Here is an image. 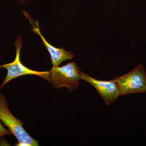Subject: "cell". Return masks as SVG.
Returning a JSON list of instances; mask_svg holds the SVG:
<instances>
[{
  "label": "cell",
  "mask_w": 146,
  "mask_h": 146,
  "mask_svg": "<svg viewBox=\"0 0 146 146\" xmlns=\"http://www.w3.org/2000/svg\"><path fill=\"white\" fill-rule=\"evenodd\" d=\"M81 72L76 64L73 62L60 67L54 66L50 71L48 82L56 89L66 87L71 92L77 89Z\"/></svg>",
  "instance_id": "6da1fadb"
},
{
  "label": "cell",
  "mask_w": 146,
  "mask_h": 146,
  "mask_svg": "<svg viewBox=\"0 0 146 146\" xmlns=\"http://www.w3.org/2000/svg\"><path fill=\"white\" fill-rule=\"evenodd\" d=\"M0 120L8 128L11 134L17 138L18 143L39 146L38 142L32 138L24 128L23 121L15 117L10 112L5 97L1 93L0 94Z\"/></svg>",
  "instance_id": "7a4b0ae2"
},
{
  "label": "cell",
  "mask_w": 146,
  "mask_h": 146,
  "mask_svg": "<svg viewBox=\"0 0 146 146\" xmlns=\"http://www.w3.org/2000/svg\"><path fill=\"white\" fill-rule=\"evenodd\" d=\"M114 80L117 84L121 96L146 93V74L142 65Z\"/></svg>",
  "instance_id": "3957f363"
},
{
  "label": "cell",
  "mask_w": 146,
  "mask_h": 146,
  "mask_svg": "<svg viewBox=\"0 0 146 146\" xmlns=\"http://www.w3.org/2000/svg\"><path fill=\"white\" fill-rule=\"evenodd\" d=\"M15 45L16 50V57L14 60L11 63L0 66V68H5L7 69V71L6 77L0 86V89H2L11 80L27 75H35L49 81L50 71L39 72L27 68L21 63L20 59V52L22 44L20 37L16 39Z\"/></svg>",
  "instance_id": "277c9868"
},
{
  "label": "cell",
  "mask_w": 146,
  "mask_h": 146,
  "mask_svg": "<svg viewBox=\"0 0 146 146\" xmlns=\"http://www.w3.org/2000/svg\"><path fill=\"white\" fill-rule=\"evenodd\" d=\"M80 80L86 81L94 86L107 106L115 102L121 96L117 84L114 79L109 81L100 80L81 72Z\"/></svg>",
  "instance_id": "5b68a950"
},
{
  "label": "cell",
  "mask_w": 146,
  "mask_h": 146,
  "mask_svg": "<svg viewBox=\"0 0 146 146\" xmlns=\"http://www.w3.org/2000/svg\"><path fill=\"white\" fill-rule=\"evenodd\" d=\"M31 23L33 26V31L40 36L43 41V44L49 52L50 55L52 64L53 66H58L63 61L69 59H72L74 57V54L73 53L67 51L63 48H55L50 44L41 34L38 23L37 22H35V24L34 25L32 22Z\"/></svg>",
  "instance_id": "8992f818"
},
{
  "label": "cell",
  "mask_w": 146,
  "mask_h": 146,
  "mask_svg": "<svg viewBox=\"0 0 146 146\" xmlns=\"http://www.w3.org/2000/svg\"><path fill=\"white\" fill-rule=\"evenodd\" d=\"M11 135L9 131L4 127L0 122V140L5 135Z\"/></svg>",
  "instance_id": "52a82bcc"
},
{
  "label": "cell",
  "mask_w": 146,
  "mask_h": 146,
  "mask_svg": "<svg viewBox=\"0 0 146 146\" xmlns=\"http://www.w3.org/2000/svg\"><path fill=\"white\" fill-rule=\"evenodd\" d=\"M19 1H22V2H23V1H24V0H19Z\"/></svg>",
  "instance_id": "ba28073f"
}]
</instances>
